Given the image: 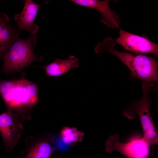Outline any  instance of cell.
I'll use <instances>...</instances> for the list:
<instances>
[{
    "instance_id": "cell-13",
    "label": "cell",
    "mask_w": 158,
    "mask_h": 158,
    "mask_svg": "<svg viewBox=\"0 0 158 158\" xmlns=\"http://www.w3.org/2000/svg\"><path fill=\"white\" fill-rule=\"evenodd\" d=\"M60 134L63 142L70 147L74 146L77 142H82L85 135L84 133L78 131L77 128L67 126L62 127Z\"/></svg>"
},
{
    "instance_id": "cell-7",
    "label": "cell",
    "mask_w": 158,
    "mask_h": 158,
    "mask_svg": "<svg viewBox=\"0 0 158 158\" xmlns=\"http://www.w3.org/2000/svg\"><path fill=\"white\" fill-rule=\"evenodd\" d=\"M54 139V135L51 133L28 137L25 140L26 148L21 152L22 158H51L57 148L50 144Z\"/></svg>"
},
{
    "instance_id": "cell-4",
    "label": "cell",
    "mask_w": 158,
    "mask_h": 158,
    "mask_svg": "<svg viewBox=\"0 0 158 158\" xmlns=\"http://www.w3.org/2000/svg\"><path fill=\"white\" fill-rule=\"evenodd\" d=\"M153 85L142 82L143 96L139 101H134L130 107L123 111V114L130 119L138 115L140 118L143 133V137L150 145H157L158 135L150 112V106L152 103L148 94Z\"/></svg>"
},
{
    "instance_id": "cell-9",
    "label": "cell",
    "mask_w": 158,
    "mask_h": 158,
    "mask_svg": "<svg viewBox=\"0 0 158 158\" xmlns=\"http://www.w3.org/2000/svg\"><path fill=\"white\" fill-rule=\"evenodd\" d=\"M77 4L90 8L101 13L100 21L107 26L113 28H119L120 19L118 15L110 8L109 0H71Z\"/></svg>"
},
{
    "instance_id": "cell-2",
    "label": "cell",
    "mask_w": 158,
    "mask_h": 158,
    "mask_svg": "<svg viewBox=\"0 0 158 158\" xmlns=\"http://www.w3.org/2000/svg\"><path fill=\"white\" fill-rule=\"evenodd\" d=\"M107 37L98 43L95 49L96 53H111L118 58L130 69L131 75L142 82L154 85L158 80L157 62L150 56L133 53L121 52L114 48L115 43Z\"/></svg>"
},
{
    "instance_id": "cell-10",
    "label": "cell",
    "mask_w": 158,
    "mask_h": 158,
    "mask_svg": "<svg viewBox=\"0 0 158 158\" xmlns=\"http://www.w3.org/2000/svg\"><path fill=\"white\" fill-rule=\"evenodd\" d=\"M47 3L40 5L32 0H25L22 11L14 17L18 28L25 30L30 34H37L40 27L35 24L34 20L40 7Z\"/></svg>"
},
{
    "instance_id": "cell-6",
    "label": "cell",
    "mask_w": 158,
    "mask_h": 158,
    "mask_svg": "<svg viewBox=\"0 0 158 158\" xmlns=\"http://www.w3.org/2000/svg\"><path fill=\"white\" fill-rule=\"evenodd\" d=\"M18 115L7 111L0 114V133L6 150H13L18 142L24 129Z\"/></svg>"
},
{
    "instance_id": "cell-3",
    "label": "cell",
    "mask_w": 158,
    "mask_h": 158,
    "mask_svg": "<svg viewBox=\"0 0 158 158\" xmlns=\"http://www.w3.org/2000/svg\"><path fill=\"white\" fill-rule=\"evenodd\" d=\"M37 37V34H33L26 39L18 38L3 57V71L7 73L19 71L32 62L42 61V56H37L33 51L36 46Z\"/></svg>"
},
{
    "instance_id": "cell-8",
    "label": "cell",
    "mask_w": 158,
    "mask_h": 158,
    "mask_svg": "<svg viewBox=\"0 0 158 158\" xmlns=\"http://www.w3.org/2000/svg\"><path fill=\"white\" fill-rule=\"evenodd\" d=\"M117 43L133 53L158 54V45L147 38L135 35L120 29L119 36L116 39Z\"/></svg>"
},
{
    "instance_id": "cell-11",
    "label": "cell",
    "mask_w": 158,
    "mask_h": 158,
    "mask_svg": "<svg viewBox=\"0 0 158 158\" xmlns=\"http://www.w3.org/2000/svg\"><path fill=\"white\" fill-rule=\"evenodd\" d=\"M79 65L77 58L70 55L66 59H57L50 64L40 67L44 69L46 76L58 77L67 73L71 69L78 68Z\"/></svg>"
},
{
    "instance_id": "cell-12",
    "label": "cell",
    "mask_w": 158,
    "mask_h": 158,
    "mask_svg": "<svg viewBox=\"0 0 158 158\" xmlns=\"http://www.w3.org/2000/svg\"><path fill=\"white\" fill-rule=\"evenodd\" d=\"M18 38V32L0 17V58Z\"/></svg>"
},
{
    "instance_id": "cell-1",
    "label": "cell",
    "mask_w": 158,
    "mask_h": 158,
    "mask_svg": "<svg viewBox=\"0 0 158 158\" xmlns=\"http://www.w3.org/2000/svg\"><path fill=\"white\" fill-rule=\"evenodd\" d=\"M38 84L23 77L18 80H0V95L7 110L18 114L20 120H30L38 101Z\"/></svg>"
},
{
    "instance_id": "cell-5",
    "label": "cell",
    "mask_w": 158,
    "mask_h": 158,
    "mask_svg": "<svg viewBox=\"0 0 158 158\" xmlns=\"http://www.w3.org/2000/svg\"><path fill=\"white\" fill-rule=\"evenodd\" d=\"M117 134L111 135L105 142V150L109 153L116 150L128 158H148L150 145L143 136L135 134L128 142L122 143Z\"/></svg>"
}]
</instances>
